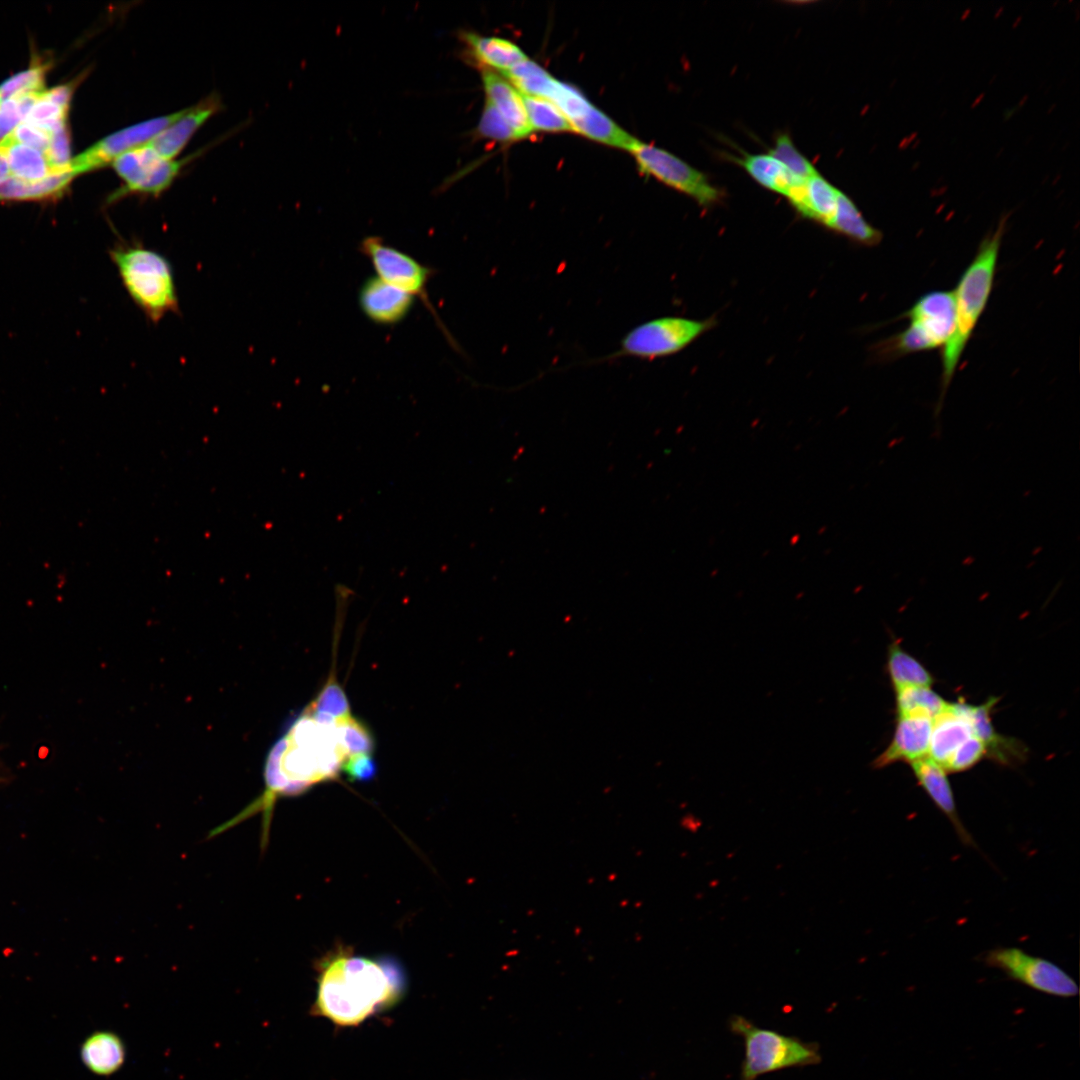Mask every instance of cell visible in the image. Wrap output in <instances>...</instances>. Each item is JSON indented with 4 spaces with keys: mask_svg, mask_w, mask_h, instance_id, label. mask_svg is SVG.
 <instances>
[{
    "mask_svg": "<svg viewBox=\"0 0 1080 1080\" xmlns=\"http://www.w3.org/2000/svg\"><path fill=\"white\" fill-rule=\"evenodd\" d=\"M5 781H7V774L4 772V768L1 767L0 763V783Z\"/></svg>",
    "mask_w": 1080,
    "mask_h": 1080,
    "instance_id": "obj_40",
    "label": "cell"
},
{
    "mask_svg": "<svg viewBox=\"0 0 1080 1080\" xmlns=\"http://www.w3.org/2000/svg\"><path fill=\"white\" fill-rule=\"evenodd\" d=\"M910 765L918 784L950 821L961 842L967 846L976 847L974 839L966 830L957 812L947 772L929 756L912 762Z\"/></svg>",
    "mask_w": 1080,
    "mask_h": 1080,
    "instance_id": "obj_17",
    "label": "cell"
},
{
    "mask_svg": "<svg viewBox=\"0 0 1080 1080\" xmlns=\"http://www.w3.org/2000/svg\"><path fill=\"white\" fill-rule=\"evenodd\" d=\"M1006 226L1002 218L993 233L980 243L975 257L962 273L953 291L955 324L953 332L942 347L941 397L950 385L962 354L983 314L993 287L999 251Z\"/></svg>",
    "mask_w": 1080,
    "mask_h": 1080,
    "instance_id": "obj_2",
    "label": "cell"
},
{
    "mask_svg": "<svg viewBox=\"0 0 1080 1080\" xmlns=\"http://www.w3.org/2000/svg\"><path fill=\"white\" fill-rule=\"evenodd\" d=\"M217 96H209L195 106L182 110L180 116L160 131L147 145L166 159H174L197 130L220 108Z\"/></svg>",
    "mask_w": 1080,
    "mask_h": 1080,
    "instance_id": "obj_16",
    "label": "cell"
},
{
    "mask_svg": "<svg viewBox=\"0 0 1080 1080\" xmlns=\"http://www.w3.org/2000/svg\"><path fill=\"white\" fill-rule=\"evenodd\" d=\"M11 177L8 161L3 147L0 145V184Z\"/></svg>",
    "mask_w": 1080,
    "mask_h": 1080,
    "instance_id": "obj_39",
    "label": "cell"
},
{
    "mask_svg": "<svg viewBox=\"0 0 1080 1080\" xmlns=\"http://www.w3.org/2000/svg\"><path fill=\"white\" fill-rule=\"evenodd\" d=\"M728 1023L730 1031L744 1043L741 1080H756L771 1072L821 1062L820 1049L815 1042L758 1027L741 1015L731 1016Z\"/></svg>",
    "mask_w": 1080,
    "mask_h": 1080,
    "instance_id": "obj_4",
    "label": "cell"
},
{
    "mask_svg": "<svg viewBox=\"0 0 1080 1080\" xmlns=\"http://www.w3.org/2000/svg\"><path fill=\"white\" fill-rule=\"evenodd\" d=\"M47 69L48 64L40 61L2 82L0 84L1 101L43 91Z\"/></svg>",
    "mask_w": 1080,
    "mask_h": 1080,
    "instance_id": "obj_30",
    "label": "cell"
},
{
    "mask_svg": "<svg viewBox=\"0 0 1080 1080\" xmlns=\"http://www.w3.org/2000/svg\"><path fill=\"white\" fill-rule=\"evenodd\" d=\"M982 960L988 967L999 969L1008 978L1036 991L1063 998L1078 994L1076 982L1062 968L1018 947H997L985 953Z\"/></svg>",
    "mask_w": 1080,
    "mask_h": 1080,
    "instance_id": "obj_10",
    "label": "cell"
},
{
    "mask_svg": "<svg viewBox=\"0 0 1080 1080\" xmlns=\"http://www.w3.org/2000/svg\"><path fill=\"white\" fill-rule=\"evenodd\" d=\"M535 91L533 96L551 101L577 134L624 150H627L635 138L592 104L580 90L554 78L549 72L539 82Z\"/></svg>",
    "mask_w": 1080,
    "mask_h": 1080,
    "instance_id": "obj_7",
    "label": "cell"
},
{
    "mask_svg": "<svg viewBox=\"0 0 1080 1080\" xmlns=\"http://www.w3.org/2000/svg\"><path fill=\"white\" fill-rule=\"evenodd\" d=\"M838 192L818 171L815 172L805 181L804 202L799 215L827 226L836 210Z\"/></svg>",
    "mask_w": 1080,
    "mask_h": 1080,
    "instance_id": "obj_27",
    "label": "cell"
},
{
    "mask_svg": "<svg viewBox=\"0 0 1080 1080\" xmlns=\"http://www.w3.org/2000/svg\"><path fill=\"white\" fill-rule=\"evenodd\" d=\"M779 160L796 178L807 180L817 170L794 146L787 134L776 138L774 147L768 152Z\"/></svg>",
    "mask_w": 1080,
    "mask_h": 1080,
    "instance_id": "obj_33",
    "label": "cell"
},
{
    "mask_svg": "<svg viewBox=\"0 0 1080 1080\" xmlns=\"http://www.w3.org/2000/svg\"><path fill=\"white\" fill-rule=\"evenodd\" d=\"M5 151L11 177L23 181H39L54 173L45 154L15 141L11 134L0 141Z\"/></svg>",
    "mask_w": 1080,
    "mask_h": 1080,
    "instance_id": "obj_25",
    "label": "cell"
},
{
    "mask_svg": "<svg viewBox=\"0 0 1080 1080\" xmlns=\"http://www.w3.org/2000/svg\"><path fill=\"white\" fill-rule=\"evenodd\" d=\"M522 95L532 130L573 132L566 117L551 101L539 96Z\"/></svg>",
    "mask_w": 1080,
    "mask_h": 1080,
    "instance_id": "obj_29",
    "label": "cell"
},
{
    "mask_svg": "<svg viewBox=\"0 0 1080 1080\" xmlns=\"http://www.w3.org/2000/svg\"><path fill=\"white\" fill-rule=\"evenodd\" d=\"M826 227L864 246H875L882 239L881 231L870 225L854 202L840 190L835 213Z\"/></svg>",
    "mask_w": 1080,
    "mask_h": 1080,
    "instance_id": "obj_24",
    "label": "cell"
},
{
    "mask_svg": "<svg viewBox=\"0 0 1080 1080\" xmlns=\"http://www.w3.org/2000/svg\"><path fill=\"white\" fill-rule=\"evenodd\" d=\"M483 89L488 100L512 128L518 139L529 137V124L522 93L504 76L489 69H480Z\"/></svg>",
    "mask_w": 1080,
    "mask_h": 1080,
    "instance_id": "obj_18",
    "label": "cell"
},
{
    "mask_svg": "<svg viewBox=\"0 0 1080 1080\" xmlns=\"http://www.w3.org/2000/svg\"><path fill=\"white\" fill-rule=\"evenodd\" d=\"M461 40L466 46L468 57L479 69L503 74L528 58L518 45L507 39L465 31L461 33Z\"/></svg>",
    "mask_w": 1080,
    "mask_h": 1080,
    "instance_id": "obj_20",
    "label": "cell"
},
{
    "mask_svg": "<svg viewBox=\"0 0 1080 1080\" xmlns=\"http://www.w3.org/2000/svg\"><path fill=\"white\" fill-rule=\"evenodd\" d=\"M998 700L997 697H990L978 706L963 702L961 706L969 720L972 734L984 743L987 757L1001 765L1014 766L1023 762L1027 751L1018 739L1000 735L995 730L991 713Z\"/></svg>",
    "mask_w": 1080,
    "mask_h": 1080,
    "instance_id": "obj_13",
    "label": "cell"
},
{
    "mask_svg": "<svg viewBox=\"0 0 1080 1080\" xmlns=\"http://www.w3.org/2000/svg\"><path fill=\"white\" fill-rule=\"evenodd\" d=\"M337 737L347 755L370 754L374 750V739L368 728L351 715L335 722Z\"/></svg>",
    "mask_w": 1080,
    "mask_h": 1080,
    "instance_id": "obj_31",
    "label": "cell"
},
{
    "mask_svg": "<svg viewBox=\"0 0 1080 1080\" xmlns=\"http://www.w3.org/2000/svg\"><path fill=\"white\" fill-rule=\"evenodd\" d=\"M341 770L353 781H369L375 777L377 766L375 760L368 753L348 756L341 766Z\"/></svg>",
    "mask_w": 1080,
    "mask_h": 1080,
    "instance_id": "obj_37",
    "label": "cell"
},
{
    "mask_svg": "<svg viewBox=\"0 0 1080 1080\" xmlns=\"http://www.w3.org/2000/svg\"><path fill=\"white\" fill-rule=\"evenodd\" d=\"M75 177L73 172L51 174L39 181H23L9 177L0 184V202L58 199Z\"/></svg>",
    "mask_w": 1080,
    "mask_h": 1080,
    "instance_id": "obj_22",
    "label": "cell"
},
{
    "mask_svg": "<svg viewBox=\"0 0 1080 1080\" xmlns=\"http://www.w3.org/2000/svg\"><path fill=\"white\" fill-rule=\"evenodd\" d=\"M903 317L909 321L907 328L876 345L879 359L893 360L943 347L955 324L953 291L935 290L924 294Z\"/></svg>",
    "mask_w": 1080,
    "mask_h": 1080,
    "instance_id": "obj_5",
    "label": "cell"
},
{
    "mask_svg": "<svg viewBox=\"0 0 1080 1080\" xmlns=\"http://www.w3.org/2000/svg\"><path fill=\"white\" fill-rule=\"evenodd\" d=\"M51 134L38 126L23 121L15 128L11 136L15 141L45 153L50 144Z\"/></svg>",
    "mask_w": 1080,
    "mask_h": 1080,
    "instance_id": "obj_38",
    "label": "cell"
},
{
    "mask_svg": "<svg viewBox=\"0 0 1080 1080\" xmlns=\"http://www.w3.org/2000/svg\"><path fill=\"white\" fill-rule=\"evenodd\" d=\"M746 172L763 187L785 197L804 180L796 178L776 158L767 154H744L736 159ZM806 181V180H805Z\"/></svg>",
    "mask_w": 1080,
    "mask_h": 1080,
    "instance_id": "obj_23",
    "label": "cell"
},
{
    "mask_svg": "<svg viewBox=\"0 0 1080 1080\" xmlns=\"http://www.w3.org/2000/svg\"><path fill=\"white\" fill-rule=\"evenodd\" d=\"M80 1056L87 1069L99 1076L117 1072L126 1059V1048L120 1036L112 1031H95L81 1044Z\"/></svg>",
    "mask_w": 1080,
    "mask_h": 1080,
    "instance_id": "obj_21",
    "label": "cell"
},
{
    "mask_svg": "<svg viewBox=\"0 0 1080 1080\" xmlns=\"http://www.w3.org/2000/svg\"><path fill=\"white\" fill-rule=\"evenodd\" d=\"M41 92L12 97L1 101L0 141L10 135L15 128L25 120Z\"/></svg>",
    "mask_w": 1080,
    "mask_h": 1080,
    "instance_id": "obj_34",
    "label": "cell"
},
{
    "mask_svg": "<svg viewBox=\"0 0 1080 1080\" xmlns=\"http://www.w3.org/2000/svg\"><path fill=\"white\" fill-rule=\"evenodd\" d=\"M714 319L695 320L679 316H663L645 321L621 339L619 348L605 357H632L654 360L674 355L694 342L714 325Z\"/></svg>",
    "mask_w": 1080,
    "mask_h": 1080,
    "instance_id": "obj_6",
    "label": "cell"
},
{
    "mask_svg": "<svg viewBox=\"0 0 1080 1080\" xmlns=\"http://www.w3.org/2000/svg\"><path fill=\"white\" fill-rule=\"evenodd\" d=\"M933 720L927 717H897L893 738L888 747L872 762L875 769L896 762L912 763L929 754Z\"/></svg>",
    "mask_w": 1080,
    "mask_h": 1080,
    "instance_id": "obj_14",
    "label": "cell"
},
{
    "mask_svg": "<svg viewBox=\"0 0 1080 1080\" xmlns=\"http://www.w3.org/2000/svg\"><path fill=\"white\" fill-rule=\"evenodd\" d=\"M181 111L139 122L118 130L72 158L71 171L76 175L102 168L120 155L147 144L166 126L176 120Z\"/></svg>",
    "mask_w": 1080,
    "mask_h": 1080,
    "instance_id": "obj_12",
    "label": "cell"
},
{
    "mask_svg": "<svg viewBox=\"0 0 1080 1080\" xmlns=\"http://www.w3.org/2000/svg\"><path fill=\"white\" fill-rule=\"evenodd\" d=\"M109 256L128 296L150 322L179 312L173 267L164 255L133 240L119 241Z\"/></svg>",
    "mask_w": 1080,
    "mask_h": 1080,
    "instance_id": "obj_3",
    "label": "cell"
},
{
    "mask_svg": "<svg viewBox=\"0 0 1080 1080\" xmlns=\"http://www.w3.org/2000/svg\"><path fill=\"white\" fill-rule=\"evenodd\" d=\"M358 299L361 311L369 320L379 325H395L406 318L415 298L373 276L361 285Z\"/></svg>",
    "mask_w": 1080,
    "mask_h": 1080,
    "instance_id": "obj_15",
    "label": "cell"
},
{
    "mask_svg": "<svg viewBox=\"0 0 1080 1080\" xmlns=\"http://www.w3.org/2000/svg\"><path fill=\"white\" fill-rule=\"evenodd\" d=\"M404 987L395 961L336 952L320 965L312 1014L337 1026H357L398 1002Z\"/></svg>",
    "mask_w": 1080,
    "mask_h": 1080,
    "instance_id": "obj_1",
    "label": "cell"
},
{
    "mask_svg": "<svg viewBox=\"0 0 1080 1080\" xmlns=\"http://www.w3.org/2000/svg\"><path fill=\"white\" fill-rule=\"evenodd\" d=\"M184 163L160 156L147 144L120 155L111 165L124 185L111 194L108 202L130 194L159 196L173 183Z\"/></svg>",
    "mask_w": 1080,
    "mask_h": 1080,
    "instance_id": "obj_11",
    "label": "cell"
},
{
    "mask_svg": "<svg viewBox=\"0 0 1080 1080\" xmlns=\"http://www.w3.org/2000/svg\"><path fill=\"white\" fill-rule=\"evenodd\" d=\"M984 757H987L984 743L971 735L955 750L943 769L947 773L963 772L974 767Z\"/></svg>",
    "mask_w": 1080,
    "mask_h": 1080,
    "instance_id": "obj_36",
    "label": "cell"
},
{
    "mask_svg": "<svg viewBox=\"0 0 1080 1080\" xmlns=\"http://www.w3.org/2000/svg\"><path fill=\"white\" fill-rule=\"evenodd\" d=\"M306 711L327 716L335 721L351 715L346 694L333 674Z\"/></svg>",
    "mask_w": 1080,
    "mask_h": 1080,
    "instance_id": "obj_32",
    "label": "cell"
},
{
    "mask_svg": "<svg viewBox=\"0 0 1080 1080\" xmlns=\"http://www.w3.org/2000/svg\"><path fill=\"white\" fill-rule=\"evenodd\" d=\"M0 103H1V99H0Z\"/></svg>",
    "mask_w": 1080,
    "mask_h": 1080,
    "instance_id": "obj_41",
    "label": "cell"
},
{
    "mask_svg": "<svg viewBox=\"0 0 1080 1080\" xmlns=\"http://www.w3.org/2000/svg\"><path fill=\"white\" fill-rule=\"evenodd\" d=\"M476 132L482 138L501 143L519 140L512 128L488 100H485Z\"/></svg>",
    "mask_w": 1080,
    "mask_h": 1080,
    "instance_id": "obj_35",
    "label": "cell"
},
{
    "mask_svg": "<svg viewBox=\"0 0 1080 1080\" xmlns=\"http://www.w3.org/2000/svg\"><path fill=\"white\" fill-rule=\"evenodd\" d=\"M887 671L895 690L934 683L932 674L896 640L888 646Z\"/></svg>",
    "mask_w": 1080,
    "mask_h": 1080,
    "instance_id": "obj_26",
    "label": "cell"
},
{
    "mask_svg": "<svg viewBox=\"0 0 1080 1080\" xmlns=\"http://www.w3.org/2000/svg\"><path fill=\"white\" fill-rule=\"evenodd\" d=\"M626 151L633 156L643 174L686 194L699 205L708 207L720 202L722 192L706 175L672 153L636 138Z\"/></svg>",
    "mask_w": 1080,
    "mask_h": 1080,
    "instance_id": "obj_9",
    "label": "cell"
},
{
    "mask_svg": "<svg viewBox=\"0 0 1080 1080\" xmlns=\"http://www.w3.org/2000/svg\"><path fill=\"white\" fill-rule=\"evenodd\" d=\"M972 734L961 702L950 703L933 719L928 756L945 767L955 750Z\"/></svg>",
    "mask_w": 1080,
    "mask_h": 1080,
    "instance_id": "obj_19",
    "label": "cell"
},
{
    "mask_svg": "<svg viewBox=\"0 0 1080 1080\" xmlns=\"http://www.w3.org/2000/svg\"><path fill=\"white\" fill-rule=\"evenodd\" d=\"M359 250L370 260L379 278L413 298L417 297L425 305L450 345L457 349L458 346L453 337L429 299L427 286L434 274L433 269L421 264L405 252L386 244L378 236L362 239Z\"/></svg>",
    "mask_w": 1080,
    "mask_h": 1080,
    "instance_id": "obj_8",
    "label": "cell"
},
{
    "mask_svg": "<svg viewBox=\"0 0 1080 1080\" xmlns=\"http://www.w3.org/2000/svg\"><path fill=\"white\" fill-rule=\"evenodd\" d=\"M895 693L897 717L917 716L933 720L948 705V702L930 687H905L895 690Z\"/></svg>",
    "mask_w": 1080,
    "mask_h": 1080,
    "instance_id": "obj_28",
    "label": "cell"
}]
</instances>
